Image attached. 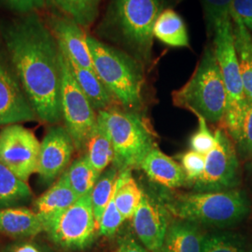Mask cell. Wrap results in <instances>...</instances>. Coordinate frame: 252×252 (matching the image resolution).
Segmentation results:
<instances>
[{"label": "cell", "instance_id": "cell-10", "mask_svg": "<svg viewBox=\"0 0 252 252\" xmlns=\"http://www.w3.org/2000/svg\"><path fill=\"white\" fill-rule=\"evenodd\" d=\"M215 146L207 153L203 176L192 184L196 192L234 189L239 184V162L229 136L221 129L215 132Z\"/></svg>", "mask_w": 252, "mask_h": 252}, {"label": "cell", "instance_id": "cell-7", "mask_svg": "<svg viewBox=\"0 0 252 252\" xmlns=\"http://www.w3.org/2000/svg\"><path fill=\"white\" fill-rule=\"evenodd\" d=\"M213 36V47L227 93V107L223 120L230 134L238 141L242 133L248 97L244 89L240 66L234 48L231 16L217 24Z\"/></svg>", "mask_w": 252, "mask_h": 252}, {"label": "cell", "instance_id": "cell-6", "mask_svg": "<svg viewBox=\"0 0 252 252\" xmlns=\"http://www.w3.org/2000/svg\"><path fill=\"white\" fill-rule=\"evenodd\" d=\"M97 125L108 134L113 146V165L121 172L139 167L155 147L153 134L144 119L130 110L111 108L97 113Z\"/></svg>", "mask_w": 252, "mask_h": 252}, {"label": "cell", "instance_id": "cell-39", "mask_svg": "<svg viewBox=\"0 0 252 252\" xmlns=\"http://www.w3.org/2000/svg\"><path fill=\"white\" fill-rule=\"evenodd\" d=\"M94 1H95V2H96V3H97V4H98V5H99L100 1H101V0H94Z\"/></svg>", "mask_w": 252, "mask_h": 252}, {"label": "cell", "instance_id": "cell-20", "mask_svg": "<svg viewBox=\"0 0 252 252\" xmlns=\"http://www.w3.org/2000/svg\"><path fill=\"white\" fill-rule=\"evenodd\" d=\"M63 54L69 64L75 80L78 82L86 97L90 101L94 110L100 111L111 108L116 99L103 83V81H101L96 72L94 70L82 67L72 61L64 53Z\"/></svg>", "mask_w": 252, "mask_h": 252}, {"label": "cell", "instance_id": "cell-15", "mask_svg": "<svg viewBox=\"0 0 252 252\" xmlns=\"http://www.w3.org/2000/svg\"><path fill=\"white\" fill-rule=\"evenodd\" d=\"M46 23L64 54L82 67L94 70L87 36L78 23L57 14L50 15Z\"/></svg>", "mask_w": 252, "mask_h": 252}, {"label": "cell", "instance_id": "cell-37", "mask_svg": "<svg viewBox=\"0 0 252 252\" xmlns=\"http://www.w3.org/2000/svg\"><path fill=\"white\" fill-rule=\"evenodd\" d=\"M2 252H54L48 246L33 241H18L8 245Z\"/></svg>", "mask_w": 252, "mask_h": 252}, {"label": "cell", "instance_id": "cell-14", "mask_svg": "<svg viewBox=\"0 0 252 252\" xmlns=\"http://www.w3.org/2000/svg\"><path fill=\"white\" fill-rule=\"evenodd\" d=\"M170 222V212L163 200L143 192L133 216V226L136 236L149 252H156L161 248Z\"/></svg>", "mask_w": 252, "mask_h": 252}, {"label": "cell", "instance_id": "cell-18", "mask_svg": "<svg viewBox=\"0 0 252 252\" xmlns=\"http://www.w3.org/2000/svg\"><path fill=\"white\" fill-rule=\"evenodd\" d=\"M204 238L198 224L177 219L171 220L162 246L156 252H202Z\"/></svg>", "mask_w": 252, "mask_h": 252}, {"label": "cell", "instance_id": "cell-32", "mask_svg": "<svg viewBox=\"0 0 252 252\" xmlns=\"http://www.w3.org/2000/svg\"><path fill=\"white\" fill-rule=\"evenodd\" d=\"M198 118V129L190 137L191 150L196 153L207 155L215 146V135L211 133L207 126V122L202 117Z\"/></svg>", "mask_w": 252, "mask_h": 252}, {"label": "cell", "instance_id": "cell-16", "mask_svg": "<svg viewBox=\"0 0 252 252\" xmlns=\"http://www.w3.org/2000/svg\"><path fill=\"white\" fill-rule=\"evenodd\" d=\"M139 167L151 180L169 189L180 188L188 183L182 166L156 146L145 156Z\"/></svg>", "mask_w": 252, "mask_h": 252}, {"label": "cell", "instance_id": "cell-4", "mask_svg": "<svg viewBox=\"0 0 252 252\" xmlns=\"http://www.w3.org/2000/svg\"><path fill=\"white\" fill-rule=\"evenodd\" d=\"M87 43L94 71L114 98L126 110L140 108L144 77L139 61L93 36H87Z\"/></svg>", "mask_w": 252, "mask_h": 252}, {"label": "cell", "instance_id": "cell-12", "mask_svg": "<svg viewBox=\"0 0 252 252\" xmlns=\"http://www.w3.org/2000/svg\"><path fill=\"white\" fill-rule=\"evenodd\" d=\"M36 119L0 34V126L33 122Z\"/></svg>", "mask_w": 252, "mask_h": 252}, {"label": "cell", "instance_id": "cell-27", "mask_svg": "<svg viewBox=\"0 0 252 252\" xmlns=\"http://www.w3.org/2000/svg\"><path fill=\"white\" fill-rule=\"evenodd\" d=\"M118 175L119 171L114 165L102 172L91 192L92 205L97 225L114 192Z\"/></svg>", "mask_w": 252, "mask_h": 252}, {"label": "cell", "instance_id": "cell-35", "mask_svg": "<svg viewBox=\"0 0 252 252\" xmlns=\"http://www.w3.org/2000/svg\"><path fill=\"white\" fill-rule=\"evenodd\" d=\"M231 14L240 19L252 33V0H233Z\"/></svg>", "mask_w": 252, "mask_h": 252}, {"label": "cell", "instance_id": "cell-1", "mask_svg": "<svg viewBox=\"0 0 252 252\" xmlns=\"http://www.w3.org/2000/svg\"><path fill=\"white\" fill-rule=\"evenodd\" d=\"M0 34L28 99L41 122L62 120V51L37 11L0 23Z\"/></svg>", "mask_w": 252, "mask_h": 252}, {"label": "cell", "instance_id": "cell-25", "mask_svg": "<svg viewBox=\"0 0 252 252\" xmlns=\"http://www.w3.org/2000/svg\"><path fill=\"white\" fill-rule=\"evenodd\" d=\"M86 154L88 161L93 167L102 173L114 160V150L108 134L96 125L95 129L90 135L86 146Z\"/></svg>", "mask_w": 252, "mask_h": 252}, {"label": "cell", "instance_id": "cell-30", "mask_svg": "<svg viewBox=\"0 0 252 252\" xmlns=\"http://www.w3.org/2000/svg\"><path fill=\"white\" fill-rule=\"evenodd\" d=\"M208 35L213 36L214 28L223 19L231 16L233 0H202Z\"/></svg>", "mask_w": 252, "mask_h": 252}, {"label": "cell", "instance_id": "cell-2", "mask_svg": "<svg viewBox=\"0 0 252 252\" xmlns=\"http://www.w3.org/2000/svg\"><path fill=\"white\" fill-rule=\"evenodd\" d=\"M162 200L173 216L218 229L237 225L252 212L251 200L242 189L195 191Z\"/></svg>", "mask_w": 252, "mask_h": 252}, {"label": "cell", "instance_id": "cell-33", "mask_svg": "<svg viewBox=\"0 0 252 252\" xmlns=\"http://www.w3.org/2000/svg\"><path fill=\"white\" fill-rule=\"evenodd\" d=\"M206 157L194 151H189L181 156V166L185 172L188 183H195L205 171Z\"/></svg>", "mask_w": 252, "mask_h": 252}, {"label": "cell", "instance_id": "cell-19", "mask_svg": "<svg viewBox=\"0 0 252 252\" xmlns=\"http://www.w3.org/2000/svg\"><path fill=\"white\" fill-rule=\"evenodd\" d=\"M43 232V223L34 210L26 207L0 209V234L29 238Z\"/></svg>", "mask_w": 252, "mask_h": 252}, {"label": "cell", "instance_id": "cell-9", "mask_svg": "<svg viewBox=\"0 0 252 252\" xmlns=\"http://www.w3.org/2000/svg\"><path fill=\"white\" fill-rule=\"evenodd\" d=\"M61 105L64 128L71 136L75 148L82 151L96 127L97 115L75 80L63 52Z\"/></svg>", "mask_w": 252, "mask_h": 252}, {"label": "cell", "instance_id": "cell-5", "mask_svg": "<svg viewBox=\"0 0 252 252\" xmlns=\"http://www.w3.org/2000/svg\"><path fill=\"white\" fill-rule=\"evenodd\" d=\"M162 11V0H112L104 22L137 61L149 62L153 28Z\"/></svg>", "mask_w": 252, "mask_h": 252}, {"label": "cell", "instance_id": "cell-26", "mask_svg": "<svg viewBox=\"0 0 252 252\" xmlns=\"http://www.w3.org/2000/svg\"><path fill=\"white\" fill-rule=\"evenodd\" d=\"M63 174L79 197L91 194L100 177L85 155L75 160Z\"/></svg>", "mask_w": 252, "mask_h": 252}, {"label": "cell", "instance_id": "cell-40", "mask_svg": "<svg viewBox=\"0 0 252 252\" xmlns=\"http://www.w3.org/2000/svg\"><path fill=\"white\" fill-rule=\"evenodd\" d=\"M248 252H252V251H249Z\"/></svg>", "mask_w": 252, "mask_h": 252}, {"label": "cell", "instance_id": "cell-21", "mask_svg": "<svg viewBox=\"0 0 252 252\" xmlns=\"http://www.w3.org/2000/svg\"><path fill=\"white\" fill-rule=\"evenodd\" d=\"M233 21L235 52L248 98L252 99V34L236 15L231 14Z\"/></svg>", "mask_w": 252, "mask_h": 252}, {"label": "cell", "instance_id": "cell-38", "mask_svg": "<svg viewBox=\"0 0 252 252\" xmlns=\"http://www.w3.org/2000/svg\"><path fill=\"white\" fill-rule=\"evenodd\" d=\"M119 252H149V251L138 243L133 235L126 234L119 241Z\"/></svg>", "mask_w": 252, "mask_h": 252}, {"label": "cell", "instance_id": "cell-22", "mask_svg": "<svg viewBox=\"0 0 252 252\" xmlns=\"http://www.w3.org/2000/svg\"><path fill=\"white\" fill-rule=\"evenodd\" d=\"M33 199L27 181L0 162V209L26 207Z\"/></svg>", "mask_w": 252, "mask_h": 252}, {"label": "cell", "instance_id": "cell-23", "mask_svg": "<svg viewBox=\"0 0 252 252\" xmlns=\"http://www.w3.org/2000/svg\"><path fill=\"white\" fill-rule=\"evenodd\" d=\"M153 36L171 47H188L189 36L184 21L173 9H164L156 20Z\"/></svg>", "mask_w": 252, "mask_h": 252}, {"label": "cell", "instance_id": "cell-17", "mask_svg": "<svg viewBox=\"0 0 252 252\" xmlns=\"http://www.w3.org/2000/svg\"><path fill=\"white\" fill-rule=\"evenodd\" d=\"M79 198L62 174L50 189L36 199L33 210L40 218L44 225L46 222L62 214Z\"/></svg>", "mask_w": 252, "mask_h": 252}, {"label": "cell", "instance_id": "cell-36", "mask_svg": "<svg viewBox=\"0 0 252 252\" xmlns=\"http://www.w3.org/2000/svg\"><path fill=\"white\" fill-rule=\"evenodd\" d=\"M9 9L20 14L34 12L43 9L45 0H1Z\"/></svg>", "mask_w": 252, "mask_h": 252}, {"label": "cell", "instance_id": "cell-13", "mask_svg": "<svg viewBox=\"0 0 252 252\" xmlns=\"http://www.w3.org/2000/svg\"><path fill=\"white\" fill-rule=\"evenodd\" d=\"M75 145L63 126H54L40 143L36 173L44 185L54 184L68 167Z\"/></svg>", "mask_w": 252, "mask_h": 252}, {"label": "cell", "instance_id": "cell-28", "mask_svg": "<svg viewBox=\"0 0 252 252\" xmlns=\"http://www.w3.org/2000/svg\"><path fill=\"white\" fill-rule=\"evenodd\" d=\"M63 15L73 19L81 27H88L98 14L99 5L94 0H50Z\"/></svg>", "mask_w": 252, "mask_h": 252}, {"label": "cell", "instance_id": "cell-34", "mask_svg": "<svg viewBox=\"0 0 252 252\" xmlns=\"http://www.w3.org/2000/svg\"><path fill=\"white\" fill-rule=\"evenodd\" d=\"M244 153L252 154V99L248 98L241 136L238 140Z\"/></svg>", "mask_w": 252, "mask_h": 252}, {"label": "cell", "instance_id": "cell-24", "mask_svg": "<svg viewBox=\"0 0 252 252\" xmlns=\"http://www.w3.org/2000/svg\"><path fill=\"white\" fill-rule=\"evenodd\" d=\"M142 196L143 190L133 178L132 169L119 172L114 189V201L125 220L133 218Z\"/></svg>", "mask_w": 252, "mask_h": 252}, {"label": "cell", "instance_id": "cell-3", "mask_svg": "<svg viewBox=\"0 0 252 252\" xmlns=\"http://www.w3.org/2000/svg\"><path fill=\"white\" fill-rule=\"evenodd\" d=\"M172 96L176 106L207 122L215 124L224 119L227 93L213 46L205 50L190 79Z\"/></svg>", "mask_w": 252, "mask_h": 252}, {"label": "cell", "instance_id": "cell-31", "mask_svg": "<svg viewBox=\"0 0 252 252\" xmlns=\"http://www.w3.org/2000/svg\"><path fill=\"white\" fill-rule=\"evenodd\" d=\"M124 220L125 219L123 218L116 207L113 192L110 201L108 202V206L101 217L98 224V232L101 235L104 236H113L117 233L120 226L122 225Z\"/></svg>", "mask_w": 252, "mask_h": 252}, {"label": "cell", "instance_id": "cell-29", "mask_svg": "<svg viewBox=\"0 0 252 252\" xmlns=\"http://www.w3.org/2000/svg\"><path fill=\"white\" fill-rule=\"evenodd\" d=\"M243 235L230 231L206 234L202 252H248Z\"/></svg>", "mask_w": 252, "mask_h": 252}, {"label": "cell", "instance_id": "cell-11", "mask_svg": "<svg viewBox=\"0 0 252 252\" xmlns=\"http://www.w3.org/2000/svg\"><path fill=\"white\" fill-rule=\"evenodd\" d=\"M40 143L34 133L19 124L0 131V162L27 181L37 170Z\"/></svg>", "mask_w": 252, "mask_h": 252}, {"label": "cell", "instance_id": "cell-8", "mask_svg": "<svg viewBox=\"0 0 252 252\" xmlns=\"http://www.w3.org/2000/svg\"><path fill=\"white\" fill-rule=\"evenodd\" d=\"M97 231L91 194L80 197L62 214L43 225V232L51 241L66 251H82L89 248Z\"/></svg>", "mask_w": 252, "mask_h": 252}]
</instances>
